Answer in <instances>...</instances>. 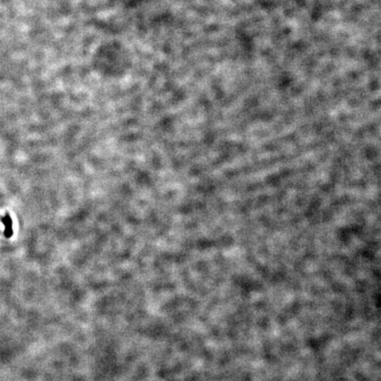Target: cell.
<instances>
[{
	"instance_id": "cell-1",
	"label": "cell",
	"mask_w": 381,
	"mask_h": 381,
	"mask_svg": "<svg viewBox=\"0 0 381 381\" xmlns=\"http://www.w3.org/2000/svg\"><path fill=\"white\" fill-rule=\"evenodd\" d=\"M2 221L5 225V237L7 238H10L13 234L12 231V221L9 214H6L5 217L2 218Z\"/></svg>"
}]
</instances>
